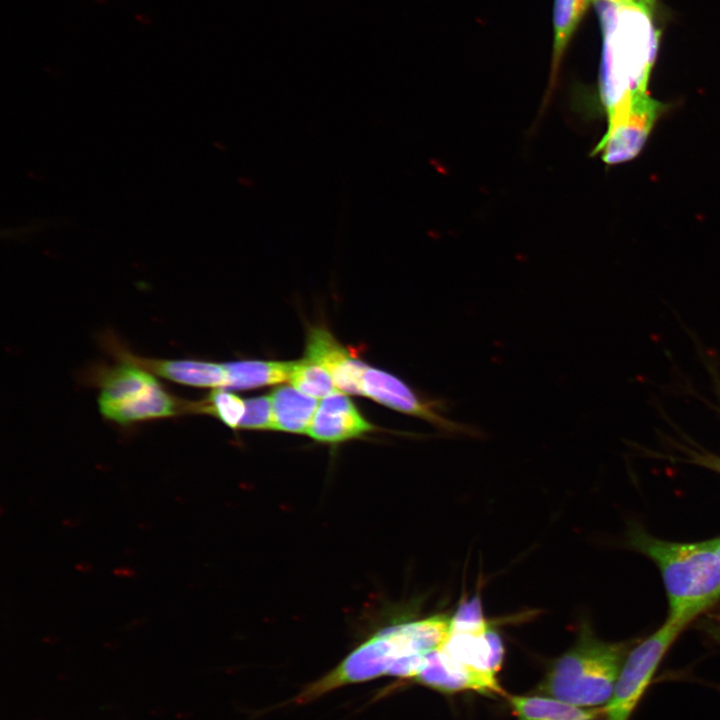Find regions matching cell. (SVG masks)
Here are the masks:
<instances>
[{
    "mask_svg": "<svg viewBox=\"0 0 720 720\" xmlns=\"http://www.w3.org/2000/svg\"><path fill=\"white\" fill-rule=\"evenodd\" d=\"M602 33L599 95L608 126L593 150L607 164L634 158L663 105L648 95L659 32L654 10L613 0H594Z\"/></svg>",
    "mask_w": 720,
    "mask_h": 720,
    "instance_id": "6da1fadb",
    "label": "cell"
},
{
    "mask_svg": "<svg viewBox=\"0 0 720 720\" xmlns=\"http://www.w3.org/2000/svg\"><path fill=\"white\" fill-rule=\"evenodd\" d=\"M627 545L658 567L669 603V620L686 627L720 601V558L711 540L671 542L633 527Z\"/></svg>",
    "mask_w": 720,
    "mask_h": 720,
    "instance_id": "7a4b0ae2",
    "label": "cell"
},
{
    "mask_svg": "<svg viewBox=\"0 0 720 720\" xmlns=\"http://www.w3.org/2000/svg\"><path fill=\"white\" fill-rule=\"evenodd\" d=\"M636 643L599 640L584 625L575 645L552 665L539 691L579 707L606 705L624 660Z\"/></svg>",
    "mask_w": 720,
    "mask_h": 720,
    "instance_id": "3957f363",
    "label": "cell"
},
{
    "mask_svg": "<svg viewBox=\"0 0 720 720\" xmlns=\"http://www.w3.org/2000/svg\"><path fill=\"white\" fill-rule=\"evenodd\" d=\"M99 409L118 424L165 418L187 411L147 369L124 360L107 370L100 380Z\"/></svg>",
    "mask_w": 720,
    "mask_h": 720,
    "instance_id": "277c9868",
    "label": "cell"
},
{
    "mask_svg": "<svg viewBox=\"0 0 720 720\" xmlns=\"http://www.w3.org/2000/svg\"><path fill=\"white\" fill-rule=\"evenodd\" d=\"M417 651L406 623L383 628L348 655L334 670L308 686L298 697L307 702L343 685L388 674L401 656Z\"/></svg>",
    "mask_w": 720,
    "mask_h": 720,
    "instance_id": "5b68a950",
    "label": "cell"
},
{
    "mask_svg": "<svg viewBox=\"0 0 720 720\" xmlns=\"http://www.w3.org/2000/svg\"><path fill=\"white\" fill-rule=\"evenodd\" d=\"M685 628L667 619L658 630L630 649L613 695L602 710L606 720L630 719L664 655Z\"/></svg>",
    "mask_w": 720,
    "mask_h": 720,
    "instance_id": "8992f818",
    "label": "cell"
},
{
    "mask_svg": "<svg viewBox=\"0 0 720 720\" xmlns=\"http://www.w3.org/2000/svg\"><path fill=\"white\" fill-rule=\"evenodd\" d=\"M363 395L398 412L429 422L446 433L475 435L471 426L446 416L441 400L420 396L409 385L393 374L368 367L362 379Z\"/></svg>",
    "mask_w": 720,
    "mask_h": 720,
    "instance_id": "52a82bcc",
    "label": "cell"
},
{
    "mask_svg": "<svg viewBox=\"0 0 720 720\" xmlns=\"http://www.w3.org/2000/svg\"><path fill=\"white\" fill-rule=\"evenodd\" d=\"M304 358L324 367L339 390L363 395L362 379L368 366L338 342L326 328H309Z\"/></svg>",
    "mask_w": 720,
    "mask_h": 720,
    "instance_id": "ba28073f",
    "label": "cell"
},
{
    "mask_svg": "<svg viewBox=\"0 0 720 720\" xmlns=\"http://www.w3.org/2000/svg\"><path fill=\"white\" fill-rule=\"evenodd\" d=\"M415 679L433 689L452 693L474 690L483 694H503L496 674L462 664L440 649L429 652Z\"/></svg>",
    "mask_w": 720,
    "mask_h": 720,
    "instance_id": "9c48e42d",
    "label": "cell"
},
{
    "mask_svg": "<svg viewBox=\"0 0 720 720\" xmlns=\"http://www.w3.org/2000/svg\"><path fill=\"white\" fill-rule=\"evenodd\" d=\"M375 429L350 398L337 391L320 402L306 433L315 441L337 444Z\"/></svg>",
    "mask_w": 720,
    "mask_h": 720,
    "instance_id": "30bf717a",
    "label": "cell"
},
{
    "mask_svg": "<svg viewBox=\"0 0 720 720\" xmlns=\"http://www.w3.org/2000/svg\"><path fill=\"white\" fill-rule=\"evenodd\" d=\"M452 659L496 674L500 669L504 647L500 636L490 628L483 633L450 632L439 648Z\"/></svg>",
    "mask_w": 720,
    "mask_h": 720,
    "instance_id": "8fae6325",
    "label": "cell"
},
{
    "mask_svg": "<svg viewBox=\"0 0 720 720\" xmlns=\"http://www.w3.org/2000/svg\"><path fill=\"white\" fill-rule=\"evenodd\" d=\"M124 358L152 373L171 381L194 387H226L228 371L225 364L198 360H148L137 357Z\"/></svg>",
    "mask_w": 720,
    "mask_h": 720,
    "instance_id": "7c38bea8",
    "label": "cell"
},
{
    "mask_svg": "<svg viewBox=\"0 0 720 720\" xmlns=\"http://www.w3.org/2000/svg\"><path fill=\"white\" fill-rule=\"evenodd\" d=\"M273 429L290 433H306L317 409L314 397L295 387L281 386L271 394Z\"/></svg>",
    "mask_w": 720,
    "mask_h": 720,
    "instance_id": "4fadbf2b",
    "label": "cell"
},
{
    "mask_svg": "<svg viewBox=\"0 0 720 720\" xmlns=\"http://www.w3.org/2000/svg\"><path fill=\"white\" fill-rule=\"evenodd\" d=\"M293 362L244 360L225 364L226 388L244 390L284 382L289 379Z\"/></svg>",
    "mask_w": 720,
    "mask_h": 720,
    "instance_id": "5bb4252c",
    "label": "cell"
},
{
    "mask_svg": "<svg viewBox=\"0 0 720 720\" xmlns=\"http://www.w3.org/2000/svg\"><path fill=\"white\" fill-rule=\"evenodd\" d=\"M594 0H554L552 69L546 99L550 97L568 43Z\"/></svg>",
    "mask_w": 720,
    "mask_h": 720,
    "instance_id": "9a60e30c",
    "label": "cell"
},
{
    "mask_svg": "<svg viewBox=\"0 0 720 720\" xmlns=\"http://www.w3.org/2000/svg\"><path fill=\"white\" fill-rule=\"evenodd\" d=\"M509 703L522 720H596L597 712L556 698L509 696Z\"/></svg>",
    "mask_w": 720,
    "mask_h": 720,
    "instance_id": "2e32d148",
    "label": "cell"
},
{
    "mask_svg": "<svg viewBox=\"0 0 720 720\" xmlns=\"http://www.w3.org/2000/svg\"><path fill=\"white\" fill-rule=\"evenodd\" d=\"M187 411L212 415L236 429L245 413V401L233 393L215 389L204 400L188 403Z\"/></svg>",
    "mask_w": 720,
    "mask_h": 720,
    "instance_id": "e0dca14e",
    "label": "cell"
},
{
    "mask_svg": "<svg viewBox=\"0 0 720 720\" xmlns=\"http://www.w3.org/2000/svg\"><path fill=\"white\" fill-rule=\"evenodd\" d=\"M289 380L296 389L314 398H325L337 392L330 373L304 357L293 362Z\"/></svg>",
    "mask_w": 720,
    "mask_h": 720,
    "instance_id": "ac0fdd59",
    "label": "cell"
},
{
    "mask_svg": "<svg viewBox=\"0 0 720 720\" xmlns=\"http://www.w3.org/2000/svg\"><path fill=\"white\" fill-rule=\"evenodd\" d=\"M488 629L478 595L463 601L450 620V632L483 633Z\"/></svg>",
    "mask_w": 720,
    "mask_h": 720,
    "instance_id": "d6986e66",
    "label": "cell"
},
{
    "mask_svg": "<svg viewBox=\"0 0 720 720\" xmlns=\"http://www.w3.org/2000/svg\"><path fill=\"white\" fill-rule=\"evenodd\" d=\"M239 428L250 430L273 429L271 396L263 395L245 400V413Z\"/></svg>",
    "mask_w": 720,
    "mask_h": 720,
    "instance_id": "ffe728a7",
    "label": "cell"
},
{
    "mask_svg": "<svg viewBox=\"0 0 720 720\" xmlns=\"http://www.w3.org/2000/svg\"><path fill=\"white\" fill-rule=\"evenodd\" d=\"M701 629L720 645V624L712 621H705L701 624Z\"/></svg>",
    "mask_w": 720,
    "mask_h": 720,
    "instance_id": "44dd1931",
    "label": "cell"
},
{
    "mask_svg": "<svg viewBox=\"0 0 720 720\" xmlns=\"http://www.w3.org/2000/svg\"><path fill=\"white\" fill-rule=\"evenodd\" d=\"M617 2L633 3L655 10L656 0H617Z\"/></svg>",
    "mask_w": 720,
    "mask_h": 720,
    "instance_id": "7402d4cb",
    "label": "cell"
},
{
    "mask_svg": "<svg viewBox=\"0 0 720 720\" xmlns=\"http://www.w3.org/2000/svg\"><path fill=\"white\" fill-rule=\"evenodd\" d=\"M711 543H712V545H713V547H714L717 555H718L719 558H720V537L715 538V539H712V540H711Z\"/></svg>",
    "mask_w": 720,
    "mask_h": 720,
    "instance_id": "603a6c76",
    "label": "cell"
}]
</instances>
